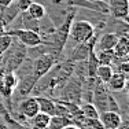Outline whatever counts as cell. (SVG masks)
Wrapping results in <instances>:
<instances>
[{
  "instance_id": "cell-10",
  "label": "cell",
  "mask_w": 129,
  "mask_h": 129,
  "mask_svg": "<svg viewBox=\"0 0 129 129\" xmlns=\"http://www.w3.org/2000/svg\"><path fill=\"white\" fill-rule=\"evenodd\" d=\"M99 121L106 129H118L122 122V117L117 111H103L99 113Z\"/></svg>"
},
{
  "instance_id": "cell-19",
  "label": "cell",
  "mask_w": 129,
  "mask_h": 129,
  "mask_svg": "<svg viewBox=\"0 0 129 129\" xmlns=\"http://www.w3.org/2000/svg\"><path fill=\"white\" fill-rule=\"evenodd\" d=\"M80 110H81L82 115L85 118H99V111L92 103H81L80 104Z\"/></svg>"
},
{
  "instance_id": "cell-26",
  "label": "cell",
  "mask_w": 129,
  "mask_h": 129,
  "mask_svg": "<svg viewBox=\"0 0 129 129\" xmlns=\"http://www.w3.org/2000/svg\"><path fill=\"white\" fill-rule=\"evenodd\" d=\"M63 129H80V128L76 126V125H69V126H66V128H63Z\"/></svg>"
},
{
  "instance_id": "cell-20",
  "label": "cell",
  "mask_w": 129,
  "mask_h": 129,
  "mask_svg": "<svg viewBox=\"0 0 129 129\" xmlns=\"http://www.w3.org/2000/svg\"><path fill=\"white\" fill-rule=\"evenodd\" d=\"M80 129H103L102 122L99 118H82V121L78 124Z\"/></svg>"
},
{
  "instance_id": "cell-7",
  "label": "cell",
  "mask_w": 129,
  "mask_h": 129,
  "mask_svg": "<svg viewBox=\"0 0 129 129\" xmlns=\"http://www.w3.org/2000/svg\"><path fill=\"white\" fill-rule=\"evenodd\" d=\"M107 6H109V15L110 17L128 22L129 0H107Z\"/></svg>"
},
{
  "instance_id": "cell-8",
  "label": "cell",
  "mask_w": 129,
  "mask_h": 129,
  "mask_svg": "<svg viewBox=\"0 0 129 129\" xmlns=\"http://www.w3.org/2000/svg\"><path fill=\"white\" fill-rule=\"evenodd\" d=\"M55 63H56V60H55V58L52 55L44 54V55H41V56L36 58L33 60V73L39 78H41L43 76L47 74L52 67H54Z\"/></svg>"
},
{
  "instance_id": "cell-3",
  "label": "cell",
  "mask_w": 129,
  "mask_h": 129,
  "mask_svg": "<svg viewBox=\"0 0 129 129\" xmlns=\"http://www.w3.org/2000/svg\"><path fill=\"white\" fill-rule=\"evenodd\" d=\"M81 87H82V82L72 74V77L67 80L64 87L62 88V91L59 93V98L56 100L81 104Z\"/></svg>"
},
{
  "instance_id": "cell-11",
  "label": "cell",
  "mask_w": 129,
  "mask_h": 129,
  "mask_svg": "<svg viewBox=\"0 0 129 129\" xmlns=\"http://www.w3.org/2000/svg\"><path fill=\"white\" fill-rule=\"evenodd\" d=\"M118 37L111 32H103L102 37L99 39L98 43V47H95V51H111L115 47Z\"/></svg>"
},
{
  "instance_id": "cell-4",
  "label": "cell",
  "mask_w": 129,
  "mask_h": 129,
  "mask_svg": "<svg viewBox=\"0 0 129 129\" xmlns=\"http://www.w3.org/2000/svg\"><path fill=\"white\" fill-rule=\"evenodd\" d=\"M99 35L100 33L95 32L93 37L91 40H88V41H85V43H81V44H76V47L72 50L70 56H67V58H69L70 60H73V62L87 60L88 56H89V52L96 47V41H98V36Z\"/></svg>"
},
{
  "instance_id": "cell-24",
  "label": "cell",
  "mask_w": 129,
  "mask_h": 129,
  "mask_svg": "<svg viewBox=\"0 0 129 129\" xmlns=\"http://www.w3.org/2000/svg\"><path fill=\"white\" fill-rule=\"evenodd\" d=\"M13 2L14 0H0V7L4 8V7H7V6H10Z\"/></svg>"
},
{
  "instance_id": "cell-17",
  "label": "cell",
  "mask_w": 129,
  "mask_h": 129,
  "mask_svg": "<svg viewBox=\"0 0 129 129\" xmlns=\"http://www.w3.org/2000/svg\"><path fill=\"white\" fill-rule=\"evenodd\" d=\"M113 73H114V70H113L111 64H99L96 69L95 77L99 80V81H102L103 84H107V81L111 78Z\"/></svg>"
},
{
  "instance_id": "cell-15",
  "label": "cell",
  "mask_w": 129,
  "mask_h": 129,
  "mask_svg": "<svg viewBox=\"0 0 129 129\" xmlns=\"http://www.w3.org/2000/svg\"><path fill=\"white\" fill-rule=\"evenodd\" d=\"M30 124V129H48V122H50V115L44 113H37L35 117L27 119Z\"/></svg>"
},
{
  "instance_id": "cell-14",
  "label": "cell",
  "mask_w": 129,
  "mask_h": 129,
  "mask_svg": "<svg viewBox=\"0 0 129 129\" xmlns=\"http://www.w3.org/2000/svg\"><path fill=\"white\" fill-rule=\"evenodd\" d=\"M39 104V111L44 113L48 115H55V100L52 98H45V96H35Z\"/></svg>"
},
{
  "instance_id": "cell-13",
  "label": "cell",
  "mask_w": 129,
  "mask_h": 129,
  "mask_svg": "<svg viewBox=\"0 0 129 129\" xmlns=\"http://www.w3.org/2000/svg\"><path fill=\"white\" fill-rule=\"evenodd\" d=\"M126 76L121 73H113L111 78L107 81L106 87L110 92H121L126 88Z\"/></svg>"
},
{
  "instance_id": "cell-21",
  "label": "cell",
  "mask_w": 129,
  "mask_h": 129,
  "mask_svg": "<svg viewBox=\"0 0 129 129\" xmlns=\"http://www.w3.org/2000/svg\"><path fill=\"white\" fill-rule=\"evenodd\" d=\"M99 64H111L114 60V52L111 51H95Z\"/></svg>"
},
{
  "instance_id": "cell-25",
  "label": "cell",
  "mask_w": 129,
  "mask_h": 129,
  "mask_svg": "<svg viewBox=\"0 0 129 129\" xmlns=\"http://www.w3.org/2000/svg\"><path fill=\"white\" fill-rule=\"evenodd\" d=\"M6 33H7V27H6V25L0 21V36L6 35Z\"/></svg>"
},
{
  "instance_id": "cell-9",
  "label": "cell",
  "mask_w": 129,
  "mask_h": 129,
  "mask_svg": "<svg viewBox=\"0 0 129 129\" xmlns=\"http://www.w3.org/2000/svg\"><path fill=\"white\" fill-rule=\"evenodd\" d=\"M17 111L21 113L26 119H30L39 113V104L35 96H26L19 100L17 107Z\"/></svg>"
},
{
  "instance_id": "cell-27",
  "label": "cell",
  "mask_w": 129,
  "mask_h": 129,
  "mask_svg": "<svg viewBox=\"0 0 129 129\" xmlns=\"http://www.w3.org/2000/svg\"><path fill=\"white\" fill-rule=\"evenodd\" d=\"M103 129H106V128H103Z\"/></svg>"
},
{
  "instance_id": "cell-6",
  "label": "cell",
  "mask_w": 129,
  "mask_h": 129,
  "mask_svg": "<svg viewBox=\"0 0 129 129\" xmlns=\"http://www.w3.org/2000/svg\"><path fill=\"white\" fill-rule=\"evenodd\" d=\"M40 78L37 76H35V73H30L27 76H23V77L18 78V84H17V88L14 91V95L21 98V99H23L26 96H30V93H32L33 88L37 84Z\"/></svg>"
},
{
  "instance_id": "cell-22",
  "label": "cell",
  "mask_w": 129,
  "mask_h": 129,
  "mask_svg": "<svg viewBox=\"0 0 129 129\" xmlns=\"http://www.w3.org/2000/svg\"><path fill=\"white\" fill-rule=\"evenodd\" d=\"M11 41H13V36H10L8 33L0 36V55H2L3 52H4L8 47H10Z\"/></svg>"
},
{
  "instance_id": "cell-5",
  "label": "cell",
  "mask_w": 129,
  "mask_h": 129,
  "mask_svg": "<svg viewBox=\"0 0 129 129\" xmlns=\"http://www.w3.org/2000/svg\"><path fill=\"white\" fill-rule=\"evenodd\" d=\"M10 36H13L21 41L25 47H36V45L41 44V37L39 33L32 32V30H25V29H10L7 30Z\"/></svg>"
},
{
  "instance_id": "cell-2",
  "label": "cell",
  "mask_w": 129,
  "mask_h": 129,
  "mask_svg": "<svg viewBox=\"0 0 129 129\" xmlns=\"http://www.w3.org/2000/svg\"><path fill=\"white\" fill-rule=\"evenodd\" d=\"M95 35V29L89 22L84 19H77L73 21L70 25L69 30V39L72 40L74 44H81L88 40H91Z\"/></svg>"
},
{
  "instance_id": "cell-1",
  "label": "cell",
  "mask_w": 129,
  "mask_h": 129,
  "mask_svg": "<svg viewBox=\"0 0 129 129\" xmlns=\"http://www.w3.org/2000/svg\"><path fill=\"white\" fill-rule=\"evenodd\" d=\"M26 51L27 47H25L15 37H13L10 47L2 54V67L6 72H15V69L26 58Z\"/></svg>"
},
{
  "instance_id": "cell-16",
  "label": "cell",
  "mask_w": 129,
  "mask_h": 129,
  "mask_svg": "<svg viewBox=\"0 0 129 129\" xmlns=\"http://www.w3.org/2000/svg\"><path fill=\"white\" fill-rule=\"evenodd\" d=\"M69 125H73L72 119L63 115H51L48 122V129H63Z\"/></svg>"
},
{
  "instance_id": "cell-18",
  "label": "cell",
  "mask_w": 129,
  "mask_h": 129,
  "mask_svg": "<svg viewBox=\"0 0 129 129\" xmlns=\"http://www.w3.org/2000/svg\"><path fill=\"white\" fill-rule=\"evenodd\" d=\"M26 13L30 15L32 18H35V19H43V18L45 17V7L43 4H40V3H36L33 2L32 4L29 6V8L26 10Z\"/></svg>"
},
{
  "instance_id": "cell-23",
  "label": "cell",
  "mask_w": 129,
  "mask_h": 129,
  "mask_svg": "<svg viewBox=\"0 0 129 129\" xmlns=\"http://www.w3.org/2000/svg\"><path fill=\"white\" fill-rule=\"evenodd\" d=\"M15 3H17L21 13H23V11H26L29 8V6L33 3V0H15Z\"/></svg>"
},
{
  "instance_id": "cell-12",
  "label": "cell",
  "mask_w": 129,
  "mask_h": 129,
  "mask_svg": "<svg viewBox=\"0 0 129 129\" xmlns=\"http://www.w3.org/2000/svg\"><path fill=\"white\" fill-rule=\"evenodd\" d=\"M21 11H19V8H18L17 3H15V0H14V2L11 3L10 6H7V7H4V8L0 7V21L6 25V27H8V25L17 18V15Z\"/></svg>"
}]
</instances>
